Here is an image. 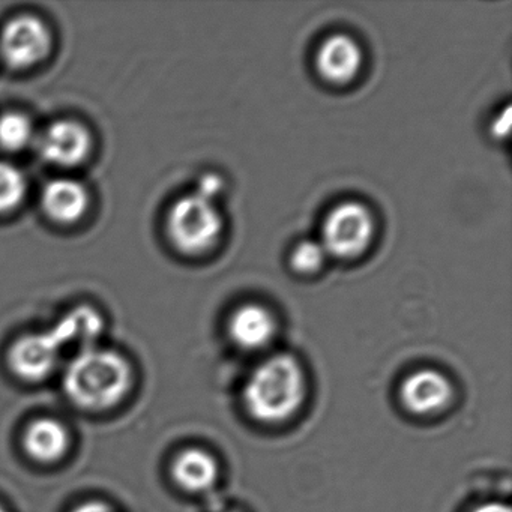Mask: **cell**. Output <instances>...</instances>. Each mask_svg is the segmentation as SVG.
<instances>
[{"mask_svg": "<svg viewBox=\"0 0 512 512\" xmlns=\"http://www.w3.org/2000/svg\"><path fill=\"white\" fill-rule=\"evenodd\" d=\"M221 190H223V181H221L218 176L206 175L205 178H202V181H200L199 188H197L196 191L215 202V197L221 193Z\"/></svg>", "mask_w": 512, "mask_h": 512, "instance_id": "ac0fdd59", "label": "cell"}, {"mask_svg": "<svg viewBox=\"0 0 512 512\" xmlns=\"http://www.w3.org/2000/svg\"><path fill=\"white\" fill-rule=\"evenodd\" d=\"M362 50L349 35H332L317 53V70L335 85L352 82L362 67Z\"/></svg>", "mask_w": 512, "mask_h": 512, "instance_id": "ba28073f", "label": "cell"}, {"mask_svg": "<svg viewBox=\"0 0 512 512\" xmlns=\"http://www.w3.org/2000/svg\"><path fill=\"white\" fill-rule=\"evenodd\" d=\"M133 383L130 362L113 350L91 347L77 353L64 376L65 394L85 410L118 406Z\"/></svg>", "mask_w": 512, "mask_h": 512, "instance_id": "6da1fadb", "label": "cell"}, {"mask_svg": "<svg viewBox=\"0 0 512 512\" xmlns=\"http://www.w3.org/2000/svg\"><path fill=\"white\" fill-rule=\"evenodd\" d=\"M52 34L38 17H14L0 31V56L10 67L26 70L49 56Z\"/></svg>", "mask_w": 512, "mask_h": 512, "instance_id": "5b68a950", "label": "cell"}, {"mask_svg": "<svg viewBox=\"0 0 512 512\" xmlns=\"http://www.w3.org/2000/svg\"><path fill=\"white\" fill-rule=\"evenodd\" d=\"M232 340L245 350H259L271 343L275 320L262 305L247 304L233 313L229 323Z\"/></svg>", "mask_w": 512, "mask_h": 512, "instance_id": "8fae6325", "label": "cell"}, {"mask_svg": "<svg viewBox=\"0 0 512 512\" xmlns=\"http://www.w3.org/2000/svg\"><path fill=\"white\" fill-rule=\"evenodd\" d=\"M326 257H328V253L323 248L322 242L302 241L293 250L290 263L299 274H314L323 268Z\"/></svg>", "mask_w": 512, "mask_h": 512, "instance_id": "e0dca14e", "label": "cell"}, {"mask_svg": "<svg viewBox=\"0 0 512 512\" xmlns=\"http://www.w3.org/2000/svg\"><path fill=\"white\" fill-rule=\"evenodd\" d=\"M41 205L55 223L73 224L88 211V190L74 179H53L44 187Z\"/></svg>", "mask_w": 512, "mask_h": 512, "instance_id": "9c48e42d", "label": "cell"}, {"mask_svg": "<svg viewBox=\"0 0 512 512\" xmlns=\"http://www.w3.org/2000/svg\"><path fill=\"white\" fill-rule=\"evenodd\" d=\"M401 398L410 412L418 415L437 412L451 400V385L445 376L433 370H422L407 377Z\"/></svg>", "mask_w": 512, "mask_h": 512, "instance_id": "30bf717a", "label": "cell"}, {"mask_svg": "<svg viewBox=\"0 0 512 512\" xmlns=\"http://www.w3.org/2000/svg\"><path fill=\"white\" fill-rule=\"evenodd\" d=\"M62 347L53 332L23 335L11 346L8 362L16 376L26 382H41L58 367Z\"/></svg>", "mask_w": 512, "mask_h": 512, "instance_id": "8992f818", "label": "cell"}, {"mask_svg": "<svg viewBox=\"0 0 512 512\" xmlns=\"http://www.w3.org/2000/svg\"><path fill=\"white\" fill-rule=\"evenodd\" d=\"M304 395V374L290 355H277L263 362L245 386L248 412L263 422L290 418L301 406Z\"/></svg>", "mask_w": 512, "mask_h": 512, "instance_id": "7a4b0ae2", "label": "cell"}, {"mask_svg": "<svg viewBox=\"0 0 512 512\" xmlns=\"http://www.w3.org/2000/svg\"><path fill=\"white\" fill-rule=\"evenodd\" d=\"M473 512H511V509L502 503H485V505L479 506Z\"/></svg>", "mask_w": 512, "mask_h": 512, "instance_id": "ffe728a7", "label": "cell"}, {"mask_svg": "<svg viewBox=\"0 0 512 512\" xmlns=\"http://www.w3.org/2000/svg\"><path fill=\"white\" fill-rule=\"evenodd\" d=\"M373 233L371 212L361 203L346 202L329 212L323 223L320 242L328 256L353 259L367 250Z\"/></svg>", "mask_w": 512, "mask_h": 512, "instance_id": "277c9868", "label": "cell"}, {"mask_svg": "<svg viewBox=\"0 0 512 512\" xmlns=\"http://www.w3.org/2000/svg\"><path fill=\"white\" fill-rule=\"evenodd\" d=\"M173 476L188 491L208 490L217 481L218 466L214 457L202 449L181 452L173 463Z\"/></svg>", "mask_w": 512, "mask_h": 512, "instance_id": "5bb4252c", "label": "cell"}, {"mask_svg": "<svg viewBox=\"0 0 512 512\" xmlns=\"http://www.w3.org/2000/svg\"><path fill=\"white\" fill-rule=\"evenodd\" d=\"M71 512H118L109 503L100 502V500H92V502H85L82 505L76 506Z\"/></svg>", "mask_w": 512, "mask_h": 512, "instance_id": "d6986e66", "label": "cell"}, {"mask_svg": "<svg viewBox=\"0 0 512 512\" xmlns=\"http://www.w3.org/2000/svg\"><path fill=\"white\" fill-rule=\"evenodd\" d=\"M167 232L178 250L185 254H202L220 239L223 217L214 200L194 191L170 208Z\"/></svg>", "mask_w": 512, "mask_h": 512, "instance_id": "3957f363", "label": "cell"}, {"mask_svg": "<svg viewBox=\"0 0 512 512\" xmlns=\"http://www.w3.org/2000/svg\"><path fill=\"white\" fill-rule=\"evenodd\" d=\"M23 445L35 461L56 463L70 448V434L58 419L41 418L29 425L23 436Z\"/></svg>", "mask_w": 512, "mask_h": 512, "instance_id": "7c38bea8", "label": "cell"}, {"mask_svg": "<svg viewBox=\"0 0 512 512\" xmlns=\"http://www.w3.org/2000/svg\"><path fill=\"white\" fill-rule=\"evenodd\" d=\"M104 322L101 314L91 307H77L65 314L55 328L50 329L62 350L76 347L79 352L94 347L103 334Z\"/></svg>", "mask_w": 512, "mask_h": 512, "instance_id": "4fadbf2b", "label": "cell"}, {"mask_svg": "<svg viewBox=\"0 0 512 512\" xmlns=\"http://www.w3.org/2000/svg\"><path fill=\"white\" fill-rule=\"evenodd\" d=\"M38 151L47 163L74 167L88 158L92 148L91 134L80 122L71 119L50 124L38 137Z\"/></svg>", "mask_w": 512, "mask_h": 512, "instance_id": "52a82bcc", "label": "cell"}, {"mask_svg": "<svg viewBox=\"0 0 512 512\" xmlns=\"http://www.w3.org/2000/svg\"><path fill=\"white\" fill-rule=\"evenodd\" d=\"M26 196V179L13 164L0 161V214L14 211Z\"/></svg>", "mask_w": 512, "mask_h": 512, "instance_id": "2e32d148", "label": "cell"}, {"mask_svg": "<svg viewBox=\"0 0 512 512\" xmlns=\"http://www.w3.org/2000/svg\"><path fill=\"white\" fill-rule=\"evenodd\" d=\"M0 512H7L5 511L4 506H0Z\"/></svg>", "mask_w": 512, "mask_h": 512, "instance_id": "44dd1931", "label": "cell"}, {"mask_svg": "<svg viewBox=\"0 0 512 512\" xmlns=\"http://www.w3.org/2000/svg\"><path fill=\"white\" fill-rule=\"evenodd\" d=\"M34 139V125L28 116L8 112L0 116V148L17 152L25 149Z\"/></svg>", "mask_w": 512, "mask_h": 512, "instance_id": "9a60e30c", "label": "cell"}]
</instances>
